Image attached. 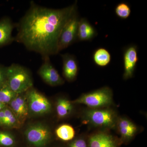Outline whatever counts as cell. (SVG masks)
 Segmentation results:
<instances>
[{"label":"cell","instance_id":"obj_23","mask_svg":"<svg viewBox=\"0 0 147 147\" xmlns=\"http://www.w3.org/2000/svg\"><path fill=\"white\" fill-rule=\"evenodd\" d=\"M69 147H88V146L85 139L80 138L72 141L69 144Z\"/></svg>","mask_w":147,"mask_h":147},{"label":"cell","instance_id":"obj_2","mask_svg":"<svg viewBox=\"0 0 147 147\" xmlns=\"http://www.w3.org/2000/svg\"><path fill=\"white\" fill-rule=\"evenodd\" d=\"M7 83L17 94L26 92L33 86L30 71L24 66L16 63L7 67Z\"/></svg>","mask_w":147,"mask_h":147},{"label":"cell","instance_id":"obj_1","mask_svg":"<svg viewBox=\"0 0 147 147\" xmlns=\"http://www.w3.org/2000/svg\"><path fill=\"white\" fill-rule=\"evenodd\" d=\"M77 10V2L62 9L47 8L31 2L30 5L16 25L14 40L42 58L57 55L62 30Z\"/></svg>","mask_w":147,"mask_h":147},{"label":"cell","instance_id":"obj_22","mask_svg":"<svg viewBox=\"0 0 147 147\" xmlns=\"http://www.w3.org/2000/svg\"><path fill=\"white\" fill-rule=\"evenodd\" d=\"M15 144V139L11 134L5 131H0V146L11 147Z\"/></svg>","mask_w":147,"mask_h":147},{"label":"cell","instance_id":"obj_26","mask_svg":"<svg viewBox=\"0 0 147 147\" xmlns=\"http://www.w3.org/2000/svg\"><path fill=\"white\" fill-rule=\"evenodd\" d=\"M6 106H7V105H4V104H3V103H1V102H0V111H1L2 110H3V108H5Z\"/></svg>","mask_w":147,"mask_h":147},{"label":"cell","instance_id":"obj_9","mask_svg":"<svg viewBox=\"0 0 147 147\" xmlns=\"http://www.w3.org/2000/svg\"><path fill=\"white\" fill-rule=\"evenodd\" d=\"M124 73L123 79L126 80L132 78L139 61L137 46L129 45L125 48L123 54Z\"/></svg>","mask_w":147,"mask_h":147},{"label":"cell","instance_id":"obj_4","mask_svg":"<svg viewBox=\"0 0 147 147\" xmlns=\"http://www.w3.org/2000/svg\"><path fill=\"white\" fill-rule=\"evenodd\" d=\"M84 121L96 127L110 129L116 127L118 117L117 113L108 108L91 109L85 111Z\"/></svg>","mask_w":147,"mask_h":147},{"label":"cell","instance_id":"obj_8","mask_svg":"<svg viewBox=\"0 0 147 147\" xmlns=\"http://www.w3.org/2000/svg\"><path fill=\"white\" fill-rule=\"evenodd\" d=\"M42 59L43 63L38 71L41 79L52 86L63 85L64 81L51 63L50 57H44Z\"/></svg>","mask_w":147,"mask_h":147},{"label":"cell","instance_id":"obj_21","mask_svg":"<svg viewBox=\"0 0 147 147\" xmlns=\"http://www.w3.org/2000/svg\"><path fill=\"white\" fill-rule=\"evenodd\" d=\"M115 13L117 16L121 19H127L131 14V7L127 3L123 2L119 3L115 8Z\"/></svg>","mask_w":147,"mask_h":147},{"label":"cell","instance_id":"obj_14","mask_svg":"<svg viewBox=\"0 0 147 147\" xmlns=\"http://www.w3.org/2000/svg\"><path fill=\"white\" fill-rule=\"evenodd\" d=\"M97 32L86 18L79 19L77 30V40L90 41L97 35Z\"/></svg>","mask_w":147,"mask_h":147},{"label":"cell","instance_id":"obj_10","mask_svg":"<svg viewBox=\"0 0 147 147\" xmlns=\"http://www.w3.org/2000/svg\"><path fill=\"white\" fill-rule=\"evenodd\" d=\"M120 139L104 131H98L90 136L88 147H119L121 144Z\"/></svg>","mask_w":147,"mask_h":147},{"label":"cell","instance_id":"obj_6","mask_svg":"<svg viewBox=\"0 0 147 147\" xmlns=\"http://www.w3.org/2000/svg\"><path fill=\"white\" fill-rule=\"evenodd\" d=\"M25 134L29 144L36 147H45L51 138L50 129L42 124H36L29 127Z\"/></svg>","mask_w":147,"mask_h":147},{"label":"cell","instance_id":"obj_5","mask_svg":"<svg viewBox=\"0 0 147 147\" xmlns=\"http://www.w3.org/2000/svg\"><path fill=\"white\" fill-rule=\"evenodd\" d=\"M29 112L35 115L50 113L52 105L47 98L32 88L26 92Z\"/></svg>","mask_w":147,"mask_h":147},{"label":"cell","instance_id":"obj_25","mask_svg":"<svg viewBox=\"0 0 147 147\" xmlns=\"http://www.w3.org/2000/svg\"><path fill=\"white\" fill-rule=\"evenodd\" d=\"M5 114L4 108L0 111V125H3L4 121Z\"/></svg>","mask_w":147,"mask_h":147},{"label":"cell","instance_id":"obj_17","mask_svg":"<svg viewBox=\"0 0 147 147\" xmlns=\"http://www.w3.org/2000/svg\"><path fill=\"white\" fill-rule=\"evenodd\" d=\"M71 101L65 98H60L58 99L56 104V111L60 118H64L68 116L73 108Z\"/></svg>","mask_w":147,"mask_h":147},{"label":"cell","instance_id":"obj_18","mask_svg":"<svg viewBox=\"0 0 147 147\" xmlns=\"http://www.w3.org/2000/svg\"><path fill=\"white\" fill-rule=\"evenodd\" d=\"M55 132L59 139L65 142L72 140L75 134L74 129L68 124H63L59 126L56 129Z\"/></svg>","mask_w":147,"mask_h":147},{"label":"cell","instance_id":"obj_3","mask_svg":"<svg viewBox=\"0 0 147 147\" xmlns=\"http://www.w3.org/2000/svg\"><path fill=\"white\" fill-rule=\"evenodd\" d=\"M71 102L73 104H84L91 109L108 108L113 104V91L109 87H102L83 94Z\"/></svg>","mask_w":147,"mask_h":147},{"label":"cell","instance_id":"obj_11","mask_svg":"<svg viewBox=\"0 0 147 147\" xmlns=\"http://www.w3.org/2000/svg\"><path fill=\"white\" fill-rule=\"evenodd\" d=\"M24 93L17 95L8 104L9 107L16 115L21 124L26 120L29 113L26 95Z\"/></svg>","mask_w":147,"mask_h":147},{"label":"cell","instance_id":"obj_12","mask_svg":"<svg viewBox=\"0 0 147 147\" xmlns=\"http://www.w3.org/2000/svg\"><path fill=\"white\" fill-rule=\"evenodd\" d=\"M116 127L120 135V139L122 143L129 142L136 135L138 130L137 125L125 117L118 118Z\"/></svg>","mask_w":147,"mask_h":147},{"label":"cell","instance_id":"obj_20","mask_svg":"<svg viewBox=\"0 0 147 147\" xmlns=\"http://www.w3.org/2000/svg\"><path fill=\"white\" fill-rule=\"evenodd\" d=\"M18 94L11 90L6 83L0 87V102L7 105Z\"/></svg>","mask_w":147,"mask_h":147},{"label":"cell","instance_id":"obj_15","mask_svg":"<svg viewBox=\"0 0 147 147\" xmlns=\"http://www.w3.org/2000/svg\"><path fill=\"white\" fill-rule=\"evenodd\" d=\"M14 27L11 19L7 17L0 20V47L10 44L14 40L12 33Z\"/></svg>","mask_w":147,"mask_h":147},{"label":"cell","instance_id":"obj_19","mask_svg":"<svg viewBox=\"0 0 147 147\" xmlns=\"http://www.w3.org/2000/svg\"><path fill=\"white\" fill-rule=\"evenodd\" d=\"M4 111L5 117L3 126L13 128H19L21 127L22 124L9 107L6 106L4 108Z\"/></svg>","mask_w":147,"mask_h":147},{"label":"cell","instance_id":"obj_24","mask_svg":"<svg viewBox=\"0 0 147 147\" xmlns=\"http://www.w3.org/2000/svg\"><path fill=\"white\" fill-rule=\"evenodd\" d=\"M7 83V67L0 65V87Z\"/></svg>","mask_w":147,"mask_h":147},{"label":"cell","instance_id":"obj_13","mask_svg":"<svg viewBox=\"0 0 147 147\" xmlns=\"http://www.w3.org/2000/svg\"><path fill=\"white\" fill-rule=\"evenodd\" d=\"M63 61V74L68 82L76 79L79 71V64L76 57L71 54L61 55Z\"/></svg>","mask_w":147,"mask_h":147},{"label":"cell","instance_id":"obj_16","mask_svg":"<svg viewBox=\"0 0 147 147\" xmlns=\"http://www.w3.org/2000/svg\"><path fill=\"white\" fill-rule=\"evenodd\" d=\"M93 61L98 66L105 67L110 63L111 55L108 50L103 47L96 49L93 54Z\"/></svg>","mask_w":147,"mask_h":147},{"label":"cell","instance_id":"obj_7","mask_svg":"<svg viewBox=\"0 0 147 147\" xmlns=\"http://www.w3.org/2000/svg\"><path fill=\"white\" fill-rule=\"evenodd\" d=\"M79 19L76 10L63 27L58 42L59 53L77 40V30Z\"/></svg>","mask_w":147,"mask_h":147}]
</instances>
